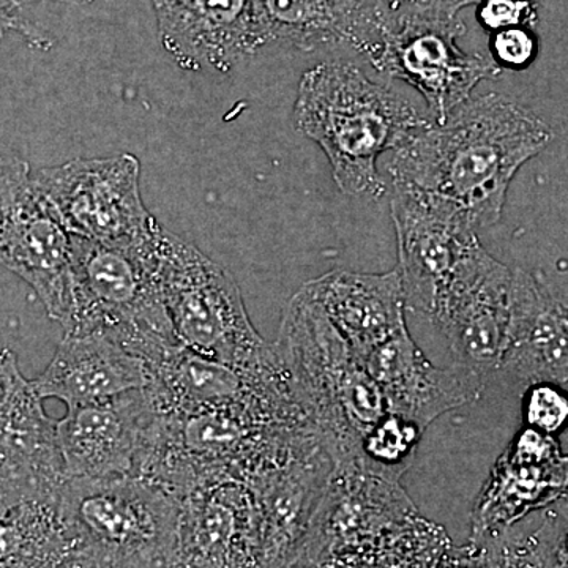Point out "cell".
Returning <instances> with one entry per match:
<instances>
[{
    "instance_id": "obj_19",
    "label": "cell",
    "mask_w": 568,
    "mask_h": 568,
    "mask_svg": "<svg viewBox=\"0 0 568 568\" xmlns=\"http://www.w3.org/2000/svg\"><path fill=\"white\" fill-rule=\"evenodd\" d=\"M394 0H254L264 47L284 43L302 51L351 44L366 55L376 47Z\"/></svg>"
},
{
    "instance_id": "obj_14",
    "label": "cell",
    "mask_w": 568,
    "mask_h": 568,
    "mask_svg": "<svg viewBox=\"0 0 568 568\" xmlns=\"http://www.w3.org/2000/svg\"><path fill=\"white\" fill-rule=\"evenodd\" d=\"M156 410L142 390L70 406L58 422L65 478L140 477Z\"/></svg>"
},
{
    "instance_id": "obj_15",
    "label": "cell",
    "mask_w": 568,
    "mask_h": 568,
    "mask_svg": "<svg viewBox=\"0 0 568 568\" xmlns=\"http://www.w3.org/2000/svg\"><path fill=\"white\" fill-rule=\"evenodd\" d=\"M358 361L383 392L388 413L414 422L424 432L444 414L476 403L485 387L466 366L433 365L407 327L366 351Z\"/></svg>"
},
{
    "instance_id": "obj_20",
    "label": "cell",
    "mask_w": 568,
    "mask_h": 568,
    "mask_svg": "<svg viewBox=\"0 0 568 568\" xmlns=\"http://www.w3.org/2000/svg\"><path fill=\"white\" fill-rule=\"evenodd\" d=\"M41 398L67 407L110 402L149 384L148 364L103 335H63L44 372L32 381Z\"/></svg>"
},
{
    "instance_id": "obj_5",
    "label": "cell",
    "mask_w": 568,
    "mask_h": 568,
    "mask_svg": "<svg viewBox=\"0 0 568 568\" xmlns=\"http://www.w3.org/2000/svg\"><path fill=\"white\" fill-rule=\"evenodd\" d=\"M58 500L74 559L93 568H173L179 497L168 489L144 477L63 478Z\"/></svg>"
},
{
    "instance_id": "obj_13",
    "label": "cell",
    "mask_w": 568,
    "mask_h": 568,
    "mask_svg": "<svg viewBox=\"0 0 568 568\" xmlns=\"http://www.w3.org/2000/svg\"><path fill=\"white\" fill-rule=\"evenodd\" d=\"M263 518L252 485H200L179 497L173 568H260Z\"/></svg>"
},
{
    "instance_id": "obj_28",
    "label": "cell",
    "mask_w": 568,
    "mask_h": 568,
    "mask_svg": "<svg viewBox=\"0 0 568 568\" xmlns=\"http://www.w3.org/2000/svg\"><path fill=\"white\" fill-rule=\"evenodd\" d=\"M534 538L541 568H568V495L541 510Z\"/></svg>"
},
{
    "instance_id": "obj_12",
    "label": "cell",
    "mask_w": 568,
    "mask_h": 568,
    "mask_svg": "<svg viewBox=\"0 0 568 568\" xmlns=\"http://www.w3.org/2000/svg\"><path fill=\"white\" fill-rule=\"evenodd\" d=\"M514 271L477 246L459 264L433 312V324L446 336L455 364L484 383L499 373L507 347Z\"/></svg>"
},
{
    "instance_id": "obj_6",
    "label": "cell",
    "mask_w": 568,
    "mask_h": 568,
    "mask_svg": "<svg viewBox=\"0 0 568 568\" xmlns=\"http://www.w3.org/2000/svg\"><path fill=\"white\" fill-rule=\"evenodd\" d=\"M159 280L179 345L254 375L286 368L250 321L234 276L168 230L160 244Z\"/></svg>"
},
{
    "instance_id": "obj_38",
    "label": "cell",
    "mask_w": 568,
    "mask_h": 568,
    "mask_svg": "<svg viewBox=\"0 0 568 568\" xmlns=\"http://www.w3.org/2000/svg\"><path fill=\"white\" fill-rule=\"evenodd\" d=\"M298 568H310V567H298Z\"/></svg>"
},
{
    "instance_id": "obj_2",
    "label": "cell",
    "mask_w": 568,
    "mask_h": 568,
    "mask_svg": "<svg viewBox=\"0 0 568 568\" xmlns=\"http://www.w3.org/2000/svg\"><path fill=\"white\" fill-rule=\"evenodd\" d=\"M294 123L323 149L343 193L381 200L387 185L377 160L433 121L354 63L331 61L302 77Z\"/></svg>"
},
{
    "instance_id": "obj_34",
    "label": "cell",
    "mask_w": 568,
    "mask_h": 568,
    "mask_svg": "<svg viewBox=\"0 0 568 568\" xmlns=\"http://www.w3.org/2000/svg\"><path fill=\"white\" fill-rule=\"evenodd\" d=\"M416 9L432 11L443 17H459V11L469 6H478L481 0H402Z\"/></svg>"
},
{
    "instance_id": "obj_4",
    "label": "cell",
    "mask_w": 568,
    "mask_h": 568,
    "mask_svg": "<svg viewBox=\"0 0 568 568\" xmlns=\"http://www.w3.org/2000/svg\"><path fill=\"white\" fill-rule=\"evenodd\" d=\"M162 233L142 245L73 235V313L65 335H103L144 362L179 345L159 280Z\"/></svg>"
},
{
    "instance_id": "obj_35",
    "label": "cell",
    "mask_w": 568,
    "mask_h": 568,
    "mask_svg": "<svg viewBox=\"0 0 568 568\" xmlns=\"http://www.w3.org/2000/svg\"><path fill=\"white\" fill-rule=\"evenodd\" d=\"M39 2H61L71 3V6H88L93 0H0V6L7 7V9L17 10L24 6H31V3Z\"/></svg>"
},
{
    "instance_id": "obj_21",
    "label": "cell",
    "mask_w": 568,
    "mask_h": 568,
    "mask_svg": "<svg viewBox=\"0 0 568 568\" xmlns=\"http://www.w3.org/2000/svg\"><path fill=\"white\" fill-rule=\"evenodd\" d=\"M302 291L315 301L361 357L406 328V298L398 271L384 274L332 271Z\"/></svg>"
},
{
    "instance_id": "obj_32",
    "label": "cell",
    "mask_w": 568,
    "mask_h": 568,
    "mask_svg": "<svg viewBox=\"0 0 568 568\" xmlns=\"http://www.w3.org/2000/svg\"><path fill=\"white\" fill-rule=\"evenodd\" d=\"M436 568H487L484 541L469 538L465 545H448Z\"/></svg>"
},
{
    "instance_id": "obj_1",
    "label": "cell",
    "mask_w": 568,
    "mask_h": 568,
    "mask_svg": "<svg viewBox=\"0 0 568 568\" xmlns=\"http://www.w3.org/2000/svg\"><path fill=\"white\" fill-rule=\"evenodd\" d=\"M552 140L551 126L525 104L485 93L407 138L388 173L394 186L446 201L480 230L499 222L515 175Z\"/></svg>"
},
{
    "instance_id": "obj_36",
    "label": "cell",
    "mask_w": 568,
    "mask_h": 568,
    "mask_svg": "<svg viewBox=\"0 0 568 568\" xmlns=\"http://www.w3.org/2000/svg\"><path fill=\"white\" fill-rule=\"evenodd\" d=\"M61 568H93L89 564L82 562L80 559H70L69 562L63 564Z\"/></svg>"
},
{
    "instance_id": "obj_24",
    "label": "cell",
    "mask_w": 568,
    "mask_h": 568,
    "mask_svg": "<svg viewBox=\"0 0 568 568\" xmlns=\"http://www.w3.org/2000/svg\"><path fill=\"white\" fill-rule=\"evenodd\" d=\"M450 544L443 526L418 515L375 547L320 568H436Z\"/></svg>"
},
{
    "instance_id": "obj_9",
    "label": "cell",
    "mask_w": 568,
    "mask_h": 568,
    "mask_svg": "<svg viewBox=\"0 0 568 568\" xmlns=\"http://www.w3.org/2000/svg\"><path fill=\"white\" fill-rule=\"evenodd\" d=\"M0 264L36 291L65 331L73 313V235L33 181L26 160L0 153Z\"/></svg>"
},
{
    "instance_id": "obj_33",
    "label": "cell",
    "mask_w": 568,
    "mask_h": 568,
    "mask_svg": "<svg viewBox=\"0 0 568 568\" xmlns=\"http://www.w3.org/2000/svg\"><path fill=\"white\" fill-rule=\"evenodd\" d=\"M9 32L18 33L37 50H50L51 40L47 32L41 31L31 21L24 20L14 10L0 6V40Z\"/></svg>"
},
{
    "instance_id": "obj_25",
    "label": "cell",
    "mask_w": 568,
    "mask_h": 568,
    "mask_svg": "<svg viewBox=\"0 0 568 568\" xmlns=\"http://www.w3.org/2000/svg\"><path fill=\"white\" fill-rule=\"evenodd\" d=\"M422 435L420 426L388 413L365 437L364 469L399 480L416 457Z\"/></svg>"
},
{
    "instance_id": "obj_23",
    "label": "cell",
    "mask_w": 568,
    "mask_h": 568,
    "mask_svg": "<svg viewBox=\"0 0 568 568\" xmlns=\"http://www.w3.org/2000/svg\"><path fill=\"white\" fill-rule=\"evenodd\" d=\"M58 495L28 500L0 518V568H61L73 558Z\"/></svg>"
},
{
    "instance_id": "obj_3",
    "label": "cell",
    "mask_w": 568,
    "mask_h": 568,
    "mask_svg": "<svg viewBox=\"0 0 568 568\" xmlns=\"http://www.w3.org/2000/svg\"><path fill=\"white\" fill-rule=\"evenodd\" d=\"M276 353L335 467H364L365 437L388 414L353 347L304 291L287 302Z\"/></svg>"
},
{
    "instance_id": "obj_10",
    "label": "cell",
    "mask_w": 568,
    "mask_h": 568,
    "mask_svg": "<svg viewBox=\"0 0 568 568\" xmlns=\"http://www.w3.org/2000/svg\"><path fill=\"white\" fill-rule=\"evenodd\" d=\"M418 515L396 478L334 466L310 526L302 562L320 568L328 560L366 551Z\"/></svg>"
},
{
    "instance_id": "obj_31",
    "label": "cell",
    "mask_w": 568,
    "mask_h": 568,
    "mask_svg": "<svg viewBox=\"0 0 568 568\" xmlns=\"http://www.w3.org/2000/svg\"><path fill=\"white\" fill-rule=\"evenodd\" d=\"M477 21L489 33L510 28H536L538 6L534 0H481Z\"/></svg>"
},
{
    "instance_id": "obj_18",
    "label": "cell",
    "mask_w": 568,
    "mask_h": 568,
    "mask_svg": "<svg viewBox=\"0 0 568 568\" xmlns=\"http://www.w3.org/2000/svg\"><path fill=\"white\" fill-rule=\"evenodd\" d=\"M499 373L525 387L537 383L562 386L568 381V304L537 272L514 271L510 324Z\"/></svg>"
},
{
    "instance_id": "obj_27",
    "label": "cell",
    "mask_w": 568,
    "mask_h": 568,
    "mask_svg": "<svg viewBox=\"0 0 568 568\" xmlns=\"http://www.w3.org/2000/svg\"><path fill=\"white\" fill-rule=\"evenodd\" d=\"M478 540L485 545L487 568H541L534 529L521 528L519 523Z\"/></svg>"
},
{
    "instance_id": "obj_30",
    "label": "cell",
    "mask_w": 568,
    "mask_h": 568,
    "mask_svg": "<svg viewBox=\"0 0 568 568\" xmlns=\"http://www.w3.org/2000/svg\"><path fill=\"white\" fill-rule=\"evenodd\" d=\"M62 484H51L28 470L0 465V518L37 497L55 495Z\"/></svg>"
},
{
    "instance_id": "obj_11",
    "label": "cell",
    "mask_w": 568,
    "mask_h": 568,
    "mask_svg": "<svg viewBox=\"0 0 568 568\" xmlns=\"http://www.w3.org/2000/svg\"><path fill=\"white\" fill-rule=\"evenodd\" d=\"M390 213L406 308L429 320L459 264L481 245L478 230L454 205L403 186H394Z\"/></svg>"
},
{
    "instance_id": "obj_16",
    "label": "cell",
    "mask_w": 568,
    "mask_h": 568,
    "mask_svg": "<svg viewBox=\"0 0 568 568\" xmlns=\"http://www.w3.org/2000/svg\"><path fill=\"white\" fill-rule=\"evenodd\" d=\"M567 489L568 455L555 437L526 428L497 459L478 495L470 538L518 525L532 511L551 506Z\"/></svg>"
},
{
    "instance_id": "obj_26",
    "label": "cell",
    "mask_w": 568,
    "mask_h": 568,
    "mask_svg": "<svg viewBox=\"0 0 568 568\" xmlns=\"http://www.w3.org/2000/svg\"><path fill=\"white\" fill-rule=\"evenodd\" d=\"M523 418L541 435H559L568 426V394L559 384L537 383L523 395Z\"/></svg>"
},
{
    "instance_id": "obj_8",
    "label": "cell",
    "mask_w": 568,
    "mask_h": 568,
    "mask_svg": "<svg viewBox=\"0 0 568 568\" xmlns=\"http://www.w3.org/2000/svg\"><path fill=\"white\" fill-rule=\"evenodd\" d=\"M33 181L74 237L142 245L162 233L142 201L141 163L133 153L41 168Z\"/></svg>"
},
{
    "instance_id": "obj_29",
    "label": "cell",
    "mask_w": 568,
    "mask_h": 568,
    "mask_svg": "<svg viewBox=\"0 0 568 568\" xmlns=\"http://www.w3.org/2000/svg\"><path fill=\"white\" fill-rule=\"evenodd\" d=\"M538 54V39L534 29L510 28L489 37V58L500 70L529 69Z\"/></svg>"
},
{
    "instance_id": "obj_17",
    "label": "cell",
    "mask_w": 568,
    "mask_h": 568,
    "mask_svg": "<svg viewBox=\"0 0 568 568\" xmlns=\"http://www.w3.org/2000/svg\"><path fill=\"white\" fill-rule=\"evenodd\" d=\"M332 473L334 462L315 439L252 484L263 518L260 568L305 566L306 536Z\"/></svg>"
},
{
    "instance_id": "obj_22",
    "label": "cell",
    "mask_w": 568,
    "mask_h": 568,
    "mask_svg": "<svg viewBox=\"0 0 568 568\" xmlns=\"http://www.w3.org/2000/svg\"><path fill=\"white\" fill-rule=\"evenodd\" d=\"M41 402L32 381L21 375L17 355L7 349L0 365V465L62 484L58 422L44 413Z\"/></svg>"
},
{
    "instance_id": "obj_7",
    "label": "cell",
    "mask_w": 568,
    "mask_h": 568,
    "mask_svg": "<svg viewBox=\"0 0 568 568\" xmlns=\"http://www.w3.org/2000/svg\"><path fill=\"white\" fill-rule=\"evenodd\" d=\"M465 32L459 17H443L395 0L366 59L379 73L416 89L424 97L429 119L443 123L473 97L481 81L503 74L489 55L467 54L458 47Z\"/></svg>"
},
{
    "instance_id": "obj_39",
    "label": "cell",
    "mask_w": 568,
    "mask_h": 568,
    "mask_svg": "<svg viewBox=\"0 0 568 568\" xmlns=\"http://www.w3.org/2000/svg\"><path fill=\"white\" fill-rule=\"evenodd\" d=\"M566 495H568V489H567V491H566Z\"/></svg>"
},
{
    "instance_id": "obj_37",
    "label": "cell",
    "mask_w": 568,
    "mask_h": 568,
    "mask_svg": "<svg viewBox=\"0 0 568 568\" xmlns=\"http://www.w3.org/2000/svg\"><path fill=\"white\" fill-rule=\"evenodd\" d=\"M7 349H0V365H2L3 355H6Z\"/></svg>"
}]
</instances>
